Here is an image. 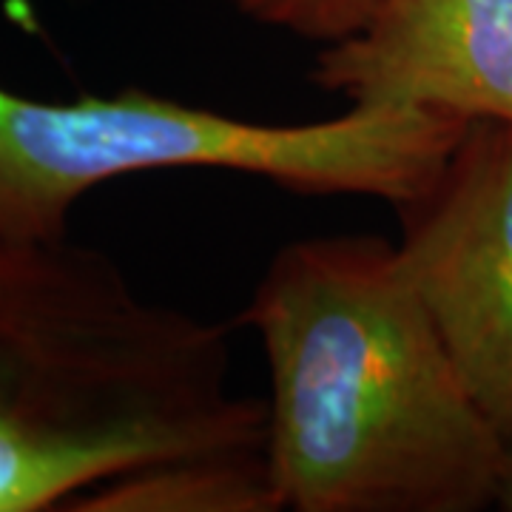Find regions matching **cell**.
Instances as JSON below:
<instances>
[{
  "label": "cell",
  "mask_w": 512,
  "mask_h": 512,
  "mask_svg": "<svg viewBox=\"0 0 512 512\" xmlns=\"http://www.w3.org/2000/svg\"><path fill=\"white\" fill-rule=\"evenodd\" d=\"M393 211L458 376L512 444V126L473 120L433 183Z\"/></svg>",
  "instance_id": "obj_3"
},
{
  "label": "cell",
  "mask_w": 512,
  "mask_h": 512,
  "mask_svg": "<svg viewBox=\"0 0 512 512\" xmlns=\"http://www.w3.org/2000/svg\"><path fill=\"white\" fill-rule=\"evenodd\" d=\"M268 362L265 461L279 510L498 507L507 441L478 410L399 245H282L237 316Z\"/></svg>",
  "instance_id": "obj_1"
},
{
  "label": "cell",
  "mask_w": 512,
  "mask_h": 512,
  "mask_svg": "<svg viewBox=\"0 0 512 512\" xmlns=\"http://www.w3.org/2000/svg\"><path fill=\"white\" fill-rule=\"evenodd\" d=\"M467 126L416 106L256 123L146 89L74 103L0 89V242H60L86 191L165 168H220L305 197H373L399 208L433 183Z\"/></svg>",
  "instance_id": "obj_2"
},
{
  "label": "cell",
  "mask_w": 512,
  "mask_h": 512,
  "mask_svg": "<svg viewBox=\"0 0 512 512\" xmlns=\"http://www.w3.org/2000/svg\"><path fill=\"white\" fill-rule=\"evenodd\" d=\"M242 18L328 46L356 35L379 0H222Z\"/></svg>",
  "instance_id": "obj_6"
},
{
  "label": "cell",
  "mask_w": 512,
  "mask_h": 512,
  "mask_svg": "<svg viewBox=\"0 0 512 512\" xmlns=\"http://www.w3.org/2000/svg\"><path fill=\"white\" fill-rule=\"evenodd\" d=\"M37 507L46 504L35 473L0 419V510H37Z\"/></svg>",
  "instance_id": "obj_7"
},
{
  "label": "cell",
  "mask_w": 512,
  "mask_h": 512,
  "mask_svg": "<svg viewBox=\"0 0 512 512\" xmlns=\"http://www.w3.org/2000/svg\"><path fill=\"white\" fill-rule=\"evenodd\" d=\"M311 80L348 106H416L512 126V0H379L319 46Z\"/></svg>",
  "instance_id": "obj_4"
},
{
  "label": "cell",
  "mask_w": 512,
  "mask_h": 512,
  "mask_svg": "<svg viewBox=\"0 0 512 512\" xmlns=\"http://www.w3.org/2000/svg\"><path fill=\"white\" fill-rule=\"evenodd\" d=\"M498 510L512 512V444H507V458H504V478H501V493H498Z\"/></svg>",
  "instance_id": "obj_8"
},
{
  "label": "cell",
  "mask_w": 512,
  "mask_h": 512,
  "mask_svg": "<svg viewBox=\"0 0 512 512\" xmlns=\"http://www.w3.org/2000/svg\"><path fill=\"white\" fill-rule=\"evenodd\" d=\"M80 510L282 512L268 461H183L103 484Z\"/></svg>",
  "instance_id": "obj_5"
}]
</instances>
